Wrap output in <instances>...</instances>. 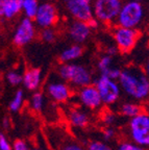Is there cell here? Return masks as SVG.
<instances>
[{
  "mask_svg": "<svg viewBox=\"0 0 149 150\" xmlns=\"http://www.w3.org/2000/svg\"><path fill=\"white\" fill-rule=\"evenodd\" d=\"M125 95L136 101H146L149 98V78L143 68L129 66L121 70L118 79Z\"/></svg>",
  "mask_w": 149,
  "mask_h": 150,
  "instance_id": "6da1fadb",
  "label": "cell"
},
{
  "mask_svg": "<svg viewBox=\"0 0 149 150\" xmlns=\"http://www.w3.org/2000/svg\"><path fill=\"white\" fill-rule=\"evenodd\" d=\"M57 74L62 80L78 90L92 84L91 71L79 64H62L57 69Z\"/></svg>",
  "mask_w": 149,
  "mask_h": 150,
  "instance_id": "7a4b0ae2",
  "label": "cell"
},
{
  "mask_svg": "<svg viewBox=\"0 0 149 150\" xmlns=\"http://www.w3.org/2000/svg\"><path fill=\"white\" fill-rule=\"evenodd\" d=\"M144 17L145 8L142 3L128 0L122 5L116 23L117 26L138 29V27L142 24Z\"/></svg>",
  "mask_w": 149,
  "mask_h": 150,
  "instance_id": "3957f363",
  "label": "cell"
},
{
  "mask_svg": "<svg viewBox=\"0 0 149 150\" xmlns=\"http://www.w3.org/2000/svg\"><path fill=\"white\" fill-rule=\"evenodd\" d=\"M128 134L131 141L143 148L149 147V114L141 112L128 121Z\"/></svg>",
  "mask_w": 149,
  "mask_h": 150,
  "instance_id": "277c9868",
  "label": "cell"
},
{
  "mask_svg": "<svg viewBox=\"0 0 149 150\" xmlns=\"http://www.w3.org/2000/svg\"><path fill=\"white\" fill-rule=\"evenodd\" d=\"M123 3V0H94V18L104 24L115 23Z\"/></svg>",
  "mask_w": 149,
  "mask_h": 150,
  "instance_id": "5b68a950",
  "label": "cell"
},
{
  "mask_svg": "<svg viewBox=\"0 0 149 150\" xmlns=\"http://www.w3.org/2000/svg\"><path fill=\"white\" fill-rule=\"evenodd\" d=\"M95 87L97 88L98 93L100 95L103 105H113L121 97L122 90L118 80H113L106 76L100 75L96 79Z\"/></svg>",
  "mask_w": 149,
  "mask_h": 150,
  "instance_id": "8992f818",
  "label": "cell"
},
{
  "mask_svg": "<svg viewBox=\"0 0 149 150\" xmlns=\"http://www.w3.org/2000/svg\"><path fill=\"white\" fill-rule=\"evenodd\" d=\"M140 35V31L133 28L116 26L113 30V37H114L116 46L121 53L131 52L137 45Z\"/></svg>",
  "mask_w": 149,
  "mask_h": 150,
  "instance_id": "52a82bcc",
  "label": "cell"
},
{
  "mask_svg": "<svg viewBox=\"0 0 149 150\" xmlns=\"http://www.w3.org/2000/svg\"><path fill=\"white\" fill-rule=\"evenodd\" d=\"M45 91L47 96L55 103H66L73 96V88L62 79L49 80Z\"/></svg>",
  "mask_w": 149,
  "mask_h": 150,
  "instance_id": "ba28073f",
  "label": "cell"
},
{
  "mask_svg": "<svg viewBox=\"0 0 149 150\" xmlns=\"http://www.w3.org/2000/svg\"><path fill=\"white\" fill-rule=\"evenodd\" d=\"M35 24L41 28H52L58 20V12L52 2L44 1L40 3L35 17L33 18Z\"/></svg>",
  "mask_w": 149,
  "mask_h": 150,
  "instance_id": "9c48e42d",
  "label": "cell"
},
{
  "mask_svg": "<svg viewBox=\"0 0 149 150\" xmlns=\"http://www.w3.org/2000/svg\"><path fill=\"white\" fill-rule=\"evenodd\" d=\"M35 35L37 30L35 22L31 19L24 17L15 30L13 35V43L18 47H23L29 44L35 38Z\"/></svg>",
  "mask_w": 149,
  "mask_h": 150,
  "instance_id": "30bf717a",
  "label": "cell"
},
{
  "mask_svg": "<svg viewBox=\"0 0 149 150\" xmlns=\"http://www.w3.org/2000/svg\"><path fill=\"white\" fill-rule=\"evenodd\" d=\"M65 5L69 14L76 21L88 23L94 18L92 3L87 0H65Z\"/></svg>",
  "mask_w": 149,
  "mask_h": 150,
  "instance_id": "8fae6325",
  "label": "cell"
},
{
  "mask_svg": "<svg viewBox=\"0 0 149 150\" xmlns=\"http://www.w3.org/2000/svg\"><path fill=\"white\" fill-rule=\"evenodd\" d=\"M77 99L79 103L89 110H97L103 105L95 84H89L79 89L77 92Z\"/></svg>",
  "mask_w": 149,
  "mask_h": 150,
  "instance_id": "7c38bea8",
  "label": "cell"
},
{
  "mask_svg": "<svg viewBox=\"0 0 149 150\" xmlns=\"http://www.w3.org/2000/svg\"><path fill=\"white\" fill-rule=\"evenodd\" d=\"M68 33L70 35L71 40L79 45L80 43L86 42L89 39V37L91 35V27L89 26L87 22L74 20L69 26Z\"/></svg>",
  "mask_w": 149,
  "mask_h": 150,
  "instance_id": "4fadbf2b",
  "label": "cell"
},
{
  "mask_svg": "<svg viewBox=\"0 0 149 150\" xmlns=\"http://www.w3.org/2000/svg\"><path fill=\"white\" fill-rule=\"evenodd\" d=\"M68 122L74 128L84 129L90 124V115L80 108H71L67 114Z\"/></svg>",
  "mask_w": 149,
  "mask_h": 150,
  "instance_id": "5bb4252c",
  "label": "cell"
},
{
  "mask_svg": "<svg viewBox=\"0 0 149 150\" xmlns=\"http://www.w3.org/2000/svg\"><path fill=\"white\" fill-rule=\"evenodd\" d=\"M23 86L28 91L37 92L42 83V71L39 68H29L23 74Z\"/></svg>",
  "mask_w": 149,
  "mask_h": 150,
  "instance_id": "9a60e30c",
  "label": "cell"
},
{
  "mask_svg": "<svg viewBox=\"0 0 149 150\" xmlns=\"http://www.w3.org/2000/svg\"><path fill=\"white\" fill-rule=\"evenodd\" d=\"M84 53L82 47L78 44L71 45L64 50L60 55V62L62 64H71L72 62L78 59Z\"/></svg>",
  "mask_w": 149,
  "mask_h": 150,
  "instance_id": "2e32d148",
  "label": "cell"
},
{
  "mask_svg": "<svg viewBox=\"0 0 149 150\" xmlns=\"http://www.w3.org/2000/svg\"><path fill=\"white\" fill-rule=\"evenodd\" d=\"M143 112H144L143 106L138 102H124L119 108V114L122 117L128 119H133V117L140 115Z\"/></svg>",
  "mask_w": 149,
  "mask_h": 150,
  "instance_id": "e0dca14e",
  "label": "cell"
},
{
  "mask_svg": "<svg viewBox=\"0 0 149 150\" xmlns=\"http://www.w3.org/2000/svg\"><path fill=\"white\" fill-rule=\"evenodd\" d=\"M23 7V0H7L4 7L3 18L11 20L20 14Z\"/></svg>",
  "mask_w": 149,
  "mask_h": 150,
  "instance_id": "ac0fdd59",
  "label": "cell"
},
{
  "mask_svg": "<svg viewBox=\"0 0 149 150\" xmlns=\"http://www.w3.org/2000/svg\"><path fill=\"white\" fill-rule=\"evenodd\" d=\"M45 104H46V98H45L44 93L40 91L35 92L31 98V102H29L31 110L37 114H41L44 110Z\"/></svg>",
  "mask_w": 149,
  "mask_h": 150,
  "instance_id": "d6986e66",
  "label": "cell"
},
{
  "mask_svg": "<svg viewBox=\"0 0 149 150\" xmlns=\"http://www.w3.org/2000/svg\"><path fill=\"white\" fill-rule=\"evenodd\" d=\"M24 99H25L24 92L22 90H17L9 104V110L12 112H18L19 110H21L24 103Z\"/></svg>",
  "mask_w": 149,
  "mask_h": 150,
  "instance_id": "ffe728a7",
  "label": "cell"
},
{
  "mask_svg": "<svg viewBox=\"0 0 149 150\" xmlns=\"http://www.w3.org/2000/svg\"><path fill=\"white\" fill-rule=\"evenodd\" d=\"M39 5H40V3L38 0H23V7H22V11H23L26 18H29L33 20L35 17L38 8H39Z\"/></svg>",
  "mask_w": 149,
  "mask_h": 150,
  "instance_id": "44dd1931",
  "label": "cell"
},
{
  "mask_svg": "<svg viewBox=\"0 0 149 150\" xmlns=\"http://www.w3.org/2000/svg\"><path fill=\"white\" fill-rule=\"evenodd\" d=\"M112 67H113V56L107 55V54L101 56L97 63V68L98 70L100 71V74L104 73L107 69L112 68Z\"/></svg>",
  "mask_w": 149,
  "mask_h": 150,
  "instance_id": "7402d4cb",
  "label": "cell"
},
{
  "mask_svg": "<svg viewBox=\"0 0 149 150\" xmlns=\"http://www.w3.org/2000/svg\"><path fill=\"white\" fill-rule=\"evenodd\" d=\"M6 80L11 86L17 87V86L21 84L23 82V75L16 70L9 71L6 74Z\"/></svg>",
  "mask_w": 149,
  "mask_h": 150,
  "instance_id": "603a6c76",
  "label": "cell"
},
{
  "mask_svg": "<svg viewBox=\"0 0 149 150\" xmlns=\"http://www.w3.org/2000/svg\"><path fill=\"white\" fill-rule=\"evenodd\" d=\"M87 150H113V148L111 147L109 144L105 143V142L94 140V141H91V142L88 144Z\"/></svg>",
  "mask_w": 149,
  "mask_h": 150,
  "instance_id": "cb8c5ba5",
  "label": "cell"
},
{
  "mask_svg": "<svg viewBox=\"0 0 149 150\" xmlns=\"http://www.w3.org/2000/svg\"><path fill=\"white\" fill-rule=\"evenodd\" d=\"M100 116L102 123L106 125V126H112L115 122L117 121V115L115 112H113L112 110H104Z\"/></svg>",
  "mask_w": 149,
  "mask_h": 150,
  "instance_id": "d4e9b609",
  "label": "cell"
},
{
  "mask_svg": "<svg viewBox=\"0 0 149 150\" xmlns=\"http://www.w3.org/2000/svg\"><path fill=\"white\" fill-rule=\"evenodd\" d=\"M40 37H41L42 41H44V42L52 43L55 40L56 33L53 28H44V29H42V31H41Z\"/></svg>",
  "mask_w": 149,
  "mask_h": 150,
  "instance_id": "484cf974",
  "label": "cell"
},
{
  "mask_svg": "<svg viewBox=\"0 0 149 150\" xmlns=\"http://www.w3.org/2000/svg\"><path fill=\"white\" fill-rule=\"evenodd\" d=\"M117 150H145V148L137 145V144L131 142H131L129 141H123V142L118 144Z\"/></svg>",
  "mask_w": 149,
  "mask_h": 150,
  "instance_id": "4316f807",
  "label": "cell"
},
{
  "mask_svg": "<svg viewBox=\"0 0 149 150\" xmlns=\"http://www.w3.org/2000/svg\"><path fill=\"white\" fill-rule=\"evenodd\" d=\"M120 74H121V70H120V69L112 67V68L107 69L104 73H102V74H100V75L106 76V77L111 78V79H113V80H118L119 77H120Z\"/></svg>",
  "mask_w": 149,
  "mask_h": 150,
  "instance_id": "83f0119b",
  "label": "cell"
},
{
  "mask_svg": "<svg viewBox=\"0 0 149 150\" xmlns=\"http://www.w3.org/2000/svg\"><path fill=\"white\" fill-rule=\"evenodd\" d=\"M102 134L103 141H105V142H110V141H112L113 139L116 137V131H115V129L113 128V127L106 126L102 130V134Z\"/></svg>",
  "mask_w": 149,
  "mask_h": 150,
  "instance_id": "f1b7e54d",
  "label": "cell"
},
{
  "mask_svg": "<svg viewBox=\"0 0 149 150\" xmlns=\"http://www.w3.org/2000/svg\"><path fill=\"white\" fill-rule=\"evenodd\" d=\"M0 150H13V143L3 132H0Z\"/></svg>",
  "mask_w": 149,
  "mask_h": 150,
  "instance_id": "f546056e",
  "label": "cell"
},
{
  "mask_svg": "<svg viewBox=\"0 0 149 150\" xmlns=\"http://www.w3.org/2000/svg\"><path fill=\"white\" fill-rule=\"evenodd\" d=\"M13 150H31V147L22 139H16L13 142Z\"/></svg>",
  "mask_w": 149,
  "mask_h": 150,
  "instance_id": "4dcf8cb0",
  "label": "cell"
},
{
  "mask_svg": "<svg viewBox=\"0 0 149 150\" xmlns=\"http://www.w3.org/2000/svg\"><path fill=\"white\" fill-rule=\"evenodd\" d=\"M60 150H86L79 143L76 142H67L64 145H62Z\"/></svg>",
  "mask_w": 149,
  "mask_h": 150,
  "instance_id": "1f68e13d",
  "label": "cell"
},
{
  "mask_svg": "<svg viewBox=\"0 0 149 150\" xmlns=\"http://www.w3.org/2000/svg\"><path fill=\"white\" fill-rule=\"evenodd\" d=\"M118 51H119V50H118V48H117V46H110L106 50V54H107V55L114 56Z\"/></svg>",
  "mask_w": 149,
  "mask_h": 150,
  "instance_id": "d6a6232c",
  "label": "cell"
},
{
  "mask_svg": "<svg viewBox=\"0 0 149 150\" xmlns=\"http://www.w3.org/2000/svg\"><path fill=\"white\" fill-rule=\"evenodd\" d=\"M7 0H0V18H3V13H4V7L6 4Z\"/></svg>",
  "mask_w": 149,
  "mask_h": 150,
  "instance_id": "836d02e7",
  "label": "cell"
},
{
  "mask_svg": "<svg viewBox=\"0 0 149 150\" xmlns=\"http://www.w3.org/2000/svg\"><path fill=\"white\" fill-rule=\"evenodd\" d=\"M88 24H89V26H90V27H91V29H92V28L98 27V24H99V21H98V20H96L95 18H93L92 20H90V21L88 22Z\"/></svg>",
  "mask_w": 149,
  "mask_h": 150,
  "instance_id": "e575fe53",
  "label": "cell"
},
{
  "mask_svg": "<svg viewBox=\"0 0 149 150\" xmlns=\"http://www.w3.org/2000/svg\"><path fill=\"white\" fill-rule=\"evenodd\" d=\"M2 126H3V128H4L5 130H7V129L9 128V126H11V121H9V118H3Z\"/></svg>",
  "mask_w": 149,
  "mask_h": 150,
  "instance_id": "d590c367",
  "label": "cell"
},
{
  "mask_svg": "<svg viewBox=\"0 0 149 150\" xmlns=\"http://www.w3.org/2000/svg\"><path fill=\"white\" fill-rule=\"evenodd\" d=\"M143 70H144V72H145V74L148 76V78H149V59L146 61V63H145V65H144V68H143Z\"/></svg>",
  "mask_w": 149,
  "mask_h": 150,
  "instance_id": "8d00e7d4",
  "label": "cell"
},
{
  "mask_svg": "<svg viewBox=\"0 0 149 150\" xmlns=\"http://www.w3.org/2000/svg\"><path fill=\"white\" fill-rule=\"evenodd\" d=\"M131 1H135V2H140V3H142V1H144V0H131Z\"/></svg>",
  "mask_w": 149,
  "mask_h": 150,
  "instance_id": "74e56055",
  "label": "cell"
},
{
  "mask_svg": "<svg viewBox=\"0 0 149 150\" xmlns=\"http://www.w3.org/2000/svg\"><path fill=\"white\" fill-rule=\"evenodd\" d=\"M46 1H48V2H53V1H56V0H46Z\"/></svg>",
  "mask_w": 149,
  "mask_h": 150,
  "instance_id": "f35d334b",
  "label": "cell"
},
{
  "mask_svg": "<svg viewBox=\"0 0 149 150\" xmlns=\"http://www.w3.org/2000/svg\"><path fill=\"white\" fill-rule=\"evenodd\" d=\"M87 1H89V2H91V3H93V1H94V0H87Z\"/></svg>",
  "mask_w": 149,
  "mask_h": 150,
  "instance_id": "ab89813d",
  "label": "cell"
},
{
  "mask_svg": "<svg viewBox=\"0 0 149 150\" xmlns=\"http://www.w3.org/2000/svg\"><path fill=\"white\" fill-rule=\"evenodd\" d=\"M33 150H42V149H33Z\"/></svg>",
  "mask_w": 149,
  "mask_h": 150,
  "instance_id": "60d3db41",
  "label": "cell"
},
{
  "mask_svg": "<svg viewBox=\"0 0 149 150\" xmlns=\"http://www.w3.org/2000/svg\"><path fill=\"white\" fill-rule=\"evenodd\" d=\"M148 12H149V6H148Z\"/></svg>",
  "mask_w": 149,
  "mask_h": 150,
  "instance_id": "b9f144b4",
  "label": "cell"
}]
</instances>
